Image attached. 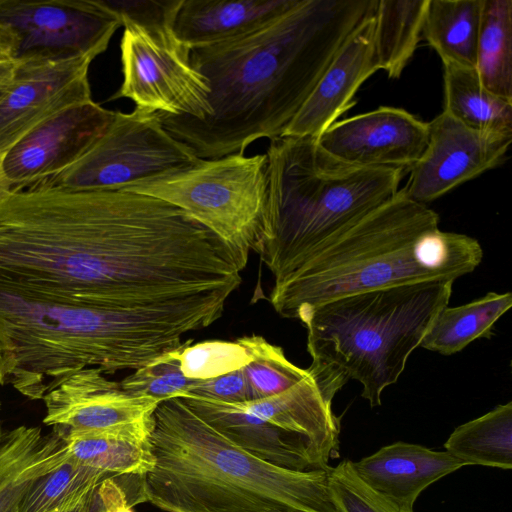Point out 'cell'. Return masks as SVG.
Returning <instances> with one entry per match:
<instances>
[{
    "label": "cell",
    "instance_id": "obj_1",
    "mask_svg": "<svg viewBox=\"0 0 512 512\" xmlns=\"http://www.w3.org/2000/svg\"><path fill=\"white\" fill-rule=\"evenodd\" d=\"M377 0H300L246 34L190 50L207 80L203 119L160 114L164 128L200 159L245 153L274 140L293 120L338 51L375 11Z\"/></svg>",
    "mask_w": 512,
    "mask_h": 512
},
{
    "label": "cell",
    "instance_id": "obj_2",
    "mask_svg": "<svg viewBox=\"0 0 512 512\" xmlns=\"http://www.w3.org/2000/svg\"><path fill=\"white\" fill-rule=\"evenodd\" d=\"M483 249L477 239L439 228V215L401 190L326 240L273 279L269 302L298 319L324 302L393 286L452 280L473 272Z\"/></svg>",
    "mask_w": 512,
    "mask_h": 512
},
{
    "label": "cell",
    "instance_id": "obj_3",
    "mask_svg": "<svg viewBox=\"0 0 512 512\" xmlns=\"http://www.w3.org/2000/svg\"><path fill=\"white\" fill-rule=\"evenodd\" d=\"M153 467L138 501L164 512H337L327 470L273 465L235 445L183 398L161 402L150 436Z\"/></svg>",
    "mask_w": 512,
    "mask_h": 512
},
{
    "label": "cell",
    "instance_id": "obj_4",
    "mask_svg": "<svg viewBox=\"0 0 512 512\" xmlns=\"http://www.w3.org/2000/svg\"><path fill=\"white\" fill-rule=\"evenodd\" d=\"M265 225L254 250L276 279L326 240L394 198L406 173L354 166L317 138L270 141Z\"/></svg>",
    "mask_w": 512,
    "mask_h": 512
},
{
    "label": "cell",
    "instance_id": "obj_5",
    "mask_svg": "<svg viewBox=\"0 0 512 512\" xmlns=\"http://www.w3.org/2000/svg\"><path fill=\"white\" fill-rule=\"evenodd\" d=\"M452 280L393 286L319 304L298 320L312 361L331 365L362 385L371 407L396 383L438 312L449 304Z\"/></svg>",
    "mask_w": 512,
    "mask_h": 512
},
{
    "label": "cell",
    "instance_id": "obj_6",
    "mask_svg": "<svg viewBox=\"0 0 512 512\" xmlns=\"http://www.w3.org/2000/svg\"><path fill=\"white\" fill-rule=\"evenodd\" d=\"M172 204L231 246L255 250L264 231L266 154L233 153L123 189Z\"/></svg>",
    "mask_w": 512,
    "mask_h": 512
},
{
    "label": "cell",
    "instance_id": "obj_7",
    "mask_svg": "<svg viewBox=\"0 0 512 512\" xmlns=\"http://www.w3.org/2000/svg\"><path fill=\"white\" fill-rule=\"evenodd\" d=\"M201 160L164 128L158 112L135 107L129 113L115 111L87 152L45 179L68 188L120 190L192 168Z\"/></svg>",
    "mask_w": 512,
    "mask_h": 512
},
{
    "label": "cell",
    "instance_id": "obj_8",
    "mask_svg": "<svg viewBox=\"0 0 512 512\" xmlns=\"http://www.w3.org/2000/svg\"><path fill=\"white\" fill-rule=\"evenodd\" d=\"M120 42L123 80L108 99H130L135 107L203 119L211 113L206 78L190 61V49L174 32H150L123 21Z\"/></svg>",
    "mask_w": 512,
    "mask_h": 512
},
{
    "label": "cell",
    "instance_id": "obj_9",
    "mask_svg": "<svg viewBox=\"0 0 512 512\" xmlns=\"http://www.w3.org/2000/svg\"><path fill=\"white\" fill-rule=\"evenodd\" d=\"M17 62L95 59L122 26L104 0H0Z\"/></svg>",
    "mask_w": 512,
    "mask_h": 512
},
{
    "label": "cell",
    "instance_id": "obj_10",
    "mask_svg": "<svg viewBox=\"0 0 512 512\" xmlns=\"http://www.w3.org/2000/svg\"><path fill=\"white\" fill-rule=\"evenodd\" d=\"M44 424L60 432H110L150 438L159 400L123 391L94 368L76 372L44 398Z\"/></svg>",
    "mask_w": 512,
    "mask_h": 512
},
{
    "label": "cell",
    "instance_id": "obj_11",
    "mask_svg": "<svg viewBox=\"0 0 512 512\" xmlns=\"http://www.w3.org/2000/svg\"><path fill=\"white\" fill-rule=\"evenodd\" d=\"M511 142L512 135L471 129L443 110L428 122L426 149L401 190L426 205L502 165Z\"/></svg>",
    "mask_w": 512,
    "mask_h": 512
},
{
    "label": "cell",
    "instance_id": "obj_12",
    "mask_svg": "<svg viewBox=\"0 0 512 512\" xmlns=\"http://www.w3.org/2000/svg\"><path fill=\"white\" fill-rule=\"evenodd\" d=\"M93 59L17 62L0 90V155L53 115L92 99L88 70Z\"/></svg>",
    "mask_w": 512,
    "mask_h": 512
},
{
    "label": "cell",
    "instance_id": "obj_13",
    "mask_svg": "<svg viewBox=\"0 0 512 512\" xmlns=\"http://www.w3.org/2000/svg\"><path fill=\"white\" fill-rule=\"evenodd\" d=\"M114 115L90 99L42 122L4 155L7 184L25 185L60 173L92 147Z\"/></svg>",
    "mask_w": 512,
    "mask_h": 512
},
{
    "label": "cell",
    "instance_id": "obj_14",
    "mask_svg": "<svg viewBox=\"0 0 512 512\" xmlns=\"http://www.w3.org/2000/svg\"><path fill=\"white\" fill-rule=\"evenodd\" d=\"M317 141L345 163L407 172L426 149L428 122L402 108L381 106L336 121Z\"/></svg>",
    "mask_w": 512,
    "mask_h": 512
},
{
    "label": "cell",
    "instance_id": "obj_15",
    "mask_svg": "<svg viewBox=\"0 0 512 512\" xmlns=\"http://www.w3.org/2000/svg\"><path fill=\"white\" fill-rule=\"evenodd\" d=\"M374 29L373 14L357 27L338 51L282 136L318 138L354 106L358 89L379 71Z\"/></svg>",
    "mask_w": 512,
    "mask_h": 512
},
{
    "label": "cell",
    "instance_id": "obj_16",
    "mask_svg": "<svg viewBox=\"0 0 512 512\" xmlns=\"http://www.w3.org/2000/svg\"><path fill=\"white\" fill-rule=\"evenodd\" d=\"M181 398L223 436L266 462L296 471L330 467L308 441L246 412L236 403L197 396Z\"/></svg>",
    "mask_w": 512,
    "mask_h": 512
},
{
    "label": "cell",
    "instance_id": "obj_17",
    "mask_svg": "<svg viewBox=\"0 0 512 512\" xmlns=\"http://www.w3.org/2000/svg\"><path fill=\"white\" fill-rule=\"evenodd\" d=\"M353 465L368 485L410 509L428 486L465 466L447 451L402 441L383 446Z\"/></svg>",
    "mask_w": 512,
    "mask_h": 512
},
{
    "label": "cell",
    "instance_id": "obj_18",
    "mask_svg": "<svg viewBox=\"0 0 512 512\" xmlns=\"http://www.w3.org/2000/svg\"><path fill=\"white\" fill-rule=\"evenodd\" d=\"M300 0H182L173 32L190 50L222 42L275 20Z\"/></svg>",
    "mask_w": 512,
    "mask_h": 512
},
{
    "label": "cell",
    "instance_id": "obj_19",
    "mask_svg": "<svg viewBox=\"0 0 512 512\" xmlns=\"http://www.w3.org/2000/svg\"><path fill=\"white\" fill-rule=\"evenodd\" d=\"M68 458L56 430L44 434L40 427L25 425L5 429L0 438V512H19L33 483Z\"/></svg>",
    "mask_w": 512,
    "mask_h": 512
},
{
    "label": "cell",
    "instance_id": "obj_20",
    "mask_svg": "<svg viewBox=\"0 0 512 512\" xmlns=\"http://www.w3.org/2000/svg\"><path fill=\"white\" fill-rule=\"evenodd\" d=\"M483 0H428L422 37L444 65L476 68Z\"/></svg>",
    "mask_w": 512,
    "mask_h": 512
},
{
    "label": "cell",
    "instance_id": "obj_21",
    "mask_svg": "<svg viewBox=\"0 0 512 512\" xmlns=\"http://www.w3.org/2000/svg\"><path fill=\"white\" fill-rule=\"evenodd\" d=\"M511 306L510 292H488L460 306L447 305L438 312L419 347L442 355L455 354L476 339L489 337Z\"/></svg>",
    "mask_w": 512,
    "mask_h": 512
},
{
    "label": "cell",
    "instance_id": "obj_22",
    "mask_svg": "<svg viewBox=\"0 0 512 512\" xmlns=\"http://www.w3.org/2000/svg\"><path fill=\"white\" fill-rule=\"evenodd\" d=\"M58 432L70 459L109 476L141 478L153 467L150 438L110 432Z\"/></svg>",
    "mask_w": 512,
    "mask_h": 512
},
{
    "label": "cell",
    "instance_id": "obj_23",
    "mask_svg": "<svg viewBox=\"0 0 512 512\" xmlns=\"http://www.w3.org/2000/svg\"><path fill=\"white\" fill-rule=\"evenodd\" d=\"M444 111L471 129L512 135V101L488 91L476 69L444 65Z\"/></svg>",
    "mask_w": 512,
    "mask_h": 512
},
{
    "label": "cell",
    "instance_id": "obj_24",
    "mask_svg": "<svg viewBox=\"0 0 512 512\" xmlns=\"http://www.w3.org/2000/svg\"><path fill=\"white\" fill-rule=\"evenodd\" d=\"M428 0H377L374 47L379 70L401 76L422 37Z\"/></svg>",
    "mask_w": 512,
    "mask_h": 512
},
{
    "label": "cell",
    "instance_id": "obj_25",
    "mask_svg": "<svg viewBox=\"0 0 512 512\" xmlns=\"http://www.w3.org/2000/svg\"><path fill=\"white\" fill-rule=\"evenodd\" d=\"M445 451L466 465L512 468V402L456 427Z\"/></svg>",
    "mask_w": 512,
    "mask_h": 512
},
{
    "label": "cell",
    "instance_id": "obj_26",
    "mask_svg": "<svg viewBox=\"0 0 512 512\" xmlns=\"http://www.w3.org/2000/svg\"><path fill=\"white\" fill-rule=\"evenodd\" d=\"M475 69L488 91L512 101V0H483Z\"/></svg>",
    "mask_w": 512,
    "mask_h": 512
},
{
    "label": "cell",
    "instance_id": "obj_27",
    "mask_svg": "<svg viewBox=\"0 0 512 512\" xmlns=\"http://www.w3.org/2000/svg\"><path fill=\"white\" fill-rule=\"evenodd\" d=\"M106 477L109 475L68 458L33 483L19 512H70L89 500Z\"/></svg>",
    "mask_w": 512,
    "mask_h": 512
},
{
    "label": "cell",
    "instance_id": "obj_28",
    "mask_svg": "<svg viewBox=\"0 0 512 512\" xmlns=\"http://www.w3.org/2000/svg\"><path fill=\"white\" fill-rule=\"evenodd\" d=\"M249 356L243 372L255 399L279 394L299 383L308 375L285 356L281 347L259 335L237 339Z\"/></svg>",
    "mask_w": 512,
    "mask_h": 512
},
{
    "label": "cell",
    "instance_id": "obj_29",
    "mask_svg": "<svg viewBox=\"0 0 512 512\" xmlns=\"http://www.w3.org/2000/svg\"><path fill=\"white\" fill-rule=\"evenodd\" d=\"M327 483L337 512H414L363 481L351 460L345 459L335 467H329Z\"/></svg>",
    "mask_w": 512,
    "mask_h": 512
},
{
    "label": "cell",
    "instance_id": "obj_30",
    "mask_svg": "<svg viewBox=\"0 0 512 512\" xmlns=\"http://www.w3.org/2000/svg\"><path fill=\"white\" fill-rule=\"evenodd\" d=\"M166 353L124 378L120 388L130 394L152 397L160 402L184 397L199 380L187 378L180 368L179 351Z\"/></svg>",
    "mask_w": 512,
    "mask_h": 512
},
{
    "label": "cell",
    "instance_id": "obj_31",
    "mask_svg": "<svg viewBox=\"0 0 512 512\" xmlns=\"http://www.w3.org/2000/svg\"><path fill=\"white\" fill-rule=\"evenodd\" d=\"M186 341L178 357L183 374L194 380H207L242 368L249 356L236 340L204 341L195 345Z\"/></svg>",
    "mask_w": 512,
    "mask_h": 512
},
{
    "label": "cell",
    "instance_id": "obj_32",
    "mask_svg": "<svg viewBox=\"0 0 512 512\" xmlns=\"http://www.w3.org/2000/svg\"><path fill=\"white\" fill-rule=\"evenodd\" d=\"M182 0H104L121 20L130 21L150 32H173Z\"/></svg>",
    "mask_w": 512,
    "mask_h": 512
},
{
    "label": "cell",
    "instance_id": "obj_33",
    "mask_svg": "<svg viewBox=\"0 0 512 512\" xmlns=\"http://www.w3.org/2000/svg\"><path fill=\"white\" fill-rule=\"evenodd\" d=\"M242 368L211 379L199 380L186 396L203 397L226 403L254 400V393Z\"/></svg>",
    "mask_w": 512,
    "mask_h": 512
},
{
    "label": "cell",
    "instance_id": "obj_34",
    "mask_svg": "<svg viewBox=\"0 0 512 512\" xmlns=\"http://www.w3.org/2000/svg\"><path fill=\"white\" fill-rule=\"evenodd\" d=\"M97 494L104 512H133L125 490L113 480V476L102 480L97 488Z\"/></svg>",
    "mask_w": 512,
    "mask_h": 512
},
{
    "label": "cell",
    "instance_id": "obj_35",
    "mask_svg": "<svg viewBox=\"0 0 512 512\" xmlns=\"http://www.w3.org/2000/svg\"><path fill=\"white\" fill-rule=\"evenodd\" d=\"M16 66L12 36L0 23V90L12 79Z\"/></svg>",
    "mask_w": 512,
    "mask_h": 512
},
{
    "label": "cell",
    "instance_id": "obj_36",
    "mask_svg": "<svg viewBox=\"0 0 512 512\" xmlns=\"http://www.w3.org/2000/svg\"><path fill=\"white\" fill-rule=\"evenodd\" d=\"M97 492V490H96ZM96 492L95 494L87 500L85 503L77 507L76 509L70 512H94L95 502H96Z\"/></svg>",
    "mask_w": 512,
    "mask_h": 512
},
{
    "label": "cell",
    "instance_id": "obj_37",
    "mask_svg": "<svg viewBox=\"0 0 512 512\" xmlns=\"http://www.w3.org/2000/svg\"><path fill=\"white\" fill-rule=\"evenodd\" d=\"M3 155H0V190L3 188L9 187V185L6 182L4 172H3Z\"/></svg>",
    "mask_w": 512,
    "mask_h": 512
},
{
    "label": "cell",
    "instance_id": "obj_38",
    "mask_svg": "<svg viewBox=\"0 0 512 512\" xmlns=\"http://www.w3.org/2000/svg\"><path fill=\"white\" fill-rule=\"evenodd\" d=\"M94 512H104V509L102 507V504L100 502L97 492H96V502H95Z\"/></svg>",
    "mask_w": 512,
    "mask_h": 512
},
{
    "label": "cell",
    "instance_id": "obj_39",
    "mask_svg": "<svg viewBox=\"0 0 512 512\" xmlns=\"http://www.w3.org/2000/svg\"><path fill=\"white\" fill-rule=\"evenodd\" d=\"M4 430H5V429L3 428L2 422L0 421V438H1V436H2V434H3V432H4Z\"/></svg>",
    "mask_w": 512,
    "mask_h": 512
},
{
    "label": "cell",
    "instance_id": "obj_40",
    "mask_svg": "<svg viewBox=\"0 0 512 512\" xmlns=\"http://www.w3.org/2000/svg\"><path fill=\"white\" fill-rule=\"evenodd\" d=\"M279 512H291V511H279Z\"/></svg>",
    "mask_w": 512,
    "mask_h": 512
},
{
    "label": "cell",
    "instance_id": "obj_41",
    "mask_svg": "<svg viewBox=\"0 0 512 512\" xmlns=\"http://www.w3.org/2000/svg\"><path fill=\"white\" fill-rule=\"evenodd\" d=\"M0 406H1V404H0Z\"/></svg>",
    "mask_w": 512,
    "mask_h": 512
}]
</instances>
